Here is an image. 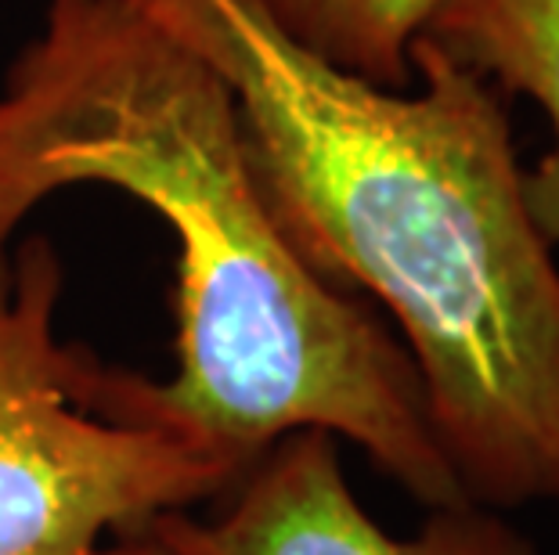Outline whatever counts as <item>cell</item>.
Returning a JSON list of instances; mask_svg holds the SVG:
<instances>
[{
	"label": "cell",
	"mask_w": 559,
	"mask_h": 555,
	"mask_svg": "<svg viewBox=\"0 0 559 555\" xmlns=\"http://www.w3.org/2000/svg\"><path fill=\"white\" fill-rule=\"evenodd\" d=\"M109 184L177 239V369H109L112 405L239 476L289 433L358 444L426 509L469 502L404 342L289 245L206 58L130 0H44L0 87V256L47 195Z\"/></svg>",
	"instance_id": "1"
},
{
	"label": "cell",
	"mask_w": 559,
	"mask_h": 555,
	"mask_svg": "<svg viewBox=\"0 0 559 555\" xmlns=\"http://www.w3.org/2000/svg\"><path fill=\"white\" fill-rule=\"evenodd\" d=\"M217 69L271 217L336 289L383 303L469 502L559 509V264L509 98L412 40L415 84L304 51L257 0H130Z\"/></svg>",
	"instance_id": "2"
},
{
	"label": "cell",
	"mask_w": 559,
	"mask_h": 555,
	"mask_svg": "<svg viewBox=\"0 0 559 555\" xmlns=\"http://www.w3.org/2000/svg\"><path fill=\"white\" fill-rule=\"evenodd\" d=\"M47 239L0 256V555H166L152 527L242 476L109 400L105 364L58 339Z\"/></svg>",
	"instance_id": "3"
},
{
	"label": "cell",
	"mask_w": 559,
	"mask_h": 555,
	"mask_svg": "<svg viewBox=\"0 0 559 555\" xmlns=\"http://www.w3.org/2000/svg\"><path fill=\"white\" fill-rule=\"evenodd\" d=\"M170 555H538L480 502L433 505L412 538L383 530L354 494L329 433H289L246 469L217 519L166 516L152 527Z\"/></svg>",
	"instance_id": "4"
},
{
	"label": "cell",
	"mask_w": 559,
	"mask_h": 555,
	"mask_svg": "<svg viewBox=\"0 0 559 555\" xmlns=\"http://www.w3.org/2000/svg\"><path fill=\"white\" fill-rule=\"evenodd\" d=\"M419 37L502 98L523 94L545 112L552 148L523 173V192L542 234L559 245V0H430Z\"/></svg>",
	"instance_id": "5"
},
{
	"label": "cell",
	"mask_w": 559,
	"mask_h": 555,
	"mask_svg": "<svg viewBox=\"0 0 559 555\" xmlns=\"http://www.w3.org/2000/svg\"><path fill=\"white\" fill-rule=\"evenodd\" d=\"M264 15L304 51L376 87L415 84L412 40L430 0H257Z\"/></svg>",
	"instance_id": "6"
},
{
	"label": "cell",
	"mask_w": 559,
	"mask_h": 555,
	"mask_svg": "<svg viewBox=\"0 0 559 555\" xmlns=\"http://www.w3.org/2000/svg\"><path fill=\"white\" fill-rule=\"evenodd\" d=\"M166 555H170V552H166Z\"/></svg>",
	"instance_id": "7"
}]
</instances>
